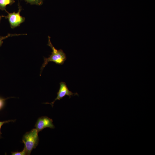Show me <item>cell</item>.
I'll list each match as a JSON object with an SVG mask.
<instances>
[{
  "mask_svg": "<svg viewBox=\"0 0 155 155\" xmlns=\"http://www.w3.org/2000/svg\"><path fill=\"white\" fill-rule=\"evenodd\" d=\"M47 45L51 48L52 52L49 57H44V62L40 68V75L43 70L49 62H53L57 64L63 65L67 59L66 54L62 50H57L53 46L51 41L50 37L49 36H48Z\"/></svg>",
  "mask_w": 155,
  "mask_h": 155,
  "instance_id": "obj_1",
  "label": "cell"
},
{
  "mask_svg": "<svg viewBox=\"0 0 155 155\" xmlns=\"http://www.w3.org/2000/svg\"><path fill=\"white\" fill-rule=\"evenodd\" d=\"M38 131L36 129H33L26 132L23 136L22 142L24 144L27 155H30L33 149H35L39 142Z\"/></svg>",
  "mask_w": 155,
  "mask_h": 155,
  "instance_id": "obj_2",
  "label": "cell"
},
{
  "mask_svg": "<svg viewBox=\"0 0 155 155\" xmlns=\"http://www.w3.org/2000/svg\"><path fill=\"white\" fill-rule=\"evenodd\" d=\"M22 10L21 7L19 6L18 11L17 13L13 12L9 13L7 11L8 13L7 16H5L6 19H8L11 28L13 29L19 26L20 24L24 22L25 18L20 15V12Z\"/></svg>",
  "mask_w": 155,
  "mask_h": 155,
  "instance_id": "obj_3",
  "label": "cell"
},
{
  "mask_svg": "<svg viewBox=\"0 0 155 155\" xmlns=\"http://www.w3.org/2000/svg\"><path fill=\"white\" fill-rule=\"evenodd\" d=\"M60 88L57 92V96L55 100L51 103L46 102L45 104H50L53 107V104L55 101L57 100H60V99H62L66 95L69 96V98H70L72 96H79L77 93H73L72 92L69 91L65 82H61L60 83Z\"/></svg>",
  "mask_w": 155,
  "mask_h": 155,
  "instance_id": "obj_4",
  "label": "cell"
},
{
  "mask_svg": "<svg viewBox=\"0 0 155 155\" xmlns=\"http://www.w3.org/2000/svg\"><path fill=\"white\" fill-rule=\"evenodd\" d=\"M53 122V120L47 117H41L38 119L35 127L38 132L47 127L54 129L55 127Z\"/></svg>",
  "mask_w": 155,
  "mask_h": 155,
  "instance_id": "obj_5",
  "label": "cell"
},
{
  "mask_svg": "<svg viewBox=\"0 0 155 155\" xmlns=\"http://www.w3.org/2000/svg\"><path fill=\"white\" fill-rule=\"evenodd\" d=\"M14 0H0V9L6 11L5 8L8 5H11L14 3Z\"/></svg>",
  "mask_w": 155,
  "mask_h": 155,
  "instance_id": "obj_6",
  "label": "cell"
},
{
  "mask_svg": "<svg viewBox=\"0 0 155 155\" xmlns=\"http://www.w3.org/2000/svg\"><path fill=\"white\" fill-rule=\"evenodd\" d=\"M27 34H8L7 36H0V47L1 46L3 42V40L9 37L15 36H18L19 35H26Z\"/></svg>",
  "mask_w": 155,
  "mask_h": 155,
  "instance_id": "obj_7",
  "label": "cell"
},
{
  "mask_svg": "<svg viewBox=\"0 0 155 155\" xmlns=\"http://www.w3.org/2000/svg\"><path fill=\"white\" fill-rule=\"evenodd\" d=\"M31 4L40 5L43 3V0H24Z\"/></svg>",
  "mask_w": 155,
  "mask_h": 155,
  "instance_id": "obj_8",
  "label": "cell"
},
{
  "mask_svg": "<svg viewBox=\"0 0 155 155\" xmlns=\"http://www.w3.org/2000/svg\"><path fill=\"white\" fill-rule=\"evenodd\" d=\"M11 155H27L26 149L24 147L23 150L20 152H12Z\"/></svg>",
  "mask_w": 155,
  "mask_h": 155,
  "instance_id": "obj_9",
  "label": "cell"
},
{
  "mask_svg": "<svg viewBox=\"0 0 155 155\" xmlns=\"http://www.w3.org/2000/svg\"><path fill=\"white\" fill-rule=\"evenodd\" d=\"M8 99L0 97V111H1L4 107L5 100Z\"/></svg>",
  "mask_w": 155,
  "mask_h": 155,
  "instance_id": "obj_10",
  "label": "cell"
},
{
  "mask_svg": "<svg viewBox=\"0 0 155 155\" xmlns=\"http://www.w3.org/2000/svg\"><path fill=\"white\" fill-rule=\"evenodd\" d=\"M15 120H9L7 121H0V139L2 137L1 136L2 133L1 131V129L2 126L5 123H7L10 122H14Z\"/></svg>",
  "mask_w": 155,
  "mask_h": 155,
  "instance_id": "obj_11",
  "label": "cell"
},
{
  "mask_svg": "<svg viewBox=\"0 0 155 155\" xmlns=\"http://www.w3.org/2000/svg\"><path fill=\"white\" fill-rule=\"evenodd\" d=\"M3 17H5V16H3V15L0 16V21L1 20L2 18Z\"/></svg>",
  "mask_w": 155,
  "mask_h": 155,
  "instance_id": "obj_12",
  "label": "cell"
}]
</instances>
